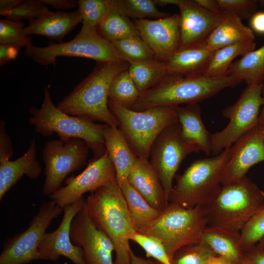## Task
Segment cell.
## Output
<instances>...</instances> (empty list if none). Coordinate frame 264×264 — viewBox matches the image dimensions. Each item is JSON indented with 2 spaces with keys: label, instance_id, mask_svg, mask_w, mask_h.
<instances>
[{
  "label": "cell",
  "instance_id": "obj_1",
  "mask_svg": "<svg viewBox=\"0 0 264 264\" xmlns=\"http://www.w3.org/2000/svg\"><path fill=\"white\" fill-rule=\"evenodd\" d=\"M84 207L95 226L113 242L114 264H131L132 252L130 245L136 231L132 223L126 201L116 181L90 193Z\"/></svg>",
  "mask_w": 264,
  "mask_h": 264
},
{
  "label": "cell",
  "instance_id": "obj_2",
  "mask_svg": "<svg viewBox=\"0 0 264 264\" xmlns=\"http://www.w3.org/2000/svg\"><path fill=\"white\" fill-rule=\"evenodd\" d=\"M96 63L93 70L57 107L72 116L118 127L117 120L109 108V91L113 79L128 69L129 63L125 60Z\"/></svg>",
  "mask_w": 264,
  "mask_h": 264
},
{
  "label": "cell",
  "instance_id": "obj_3",
  "mask_svg": "<svg viewBox=\"0 0 264 264\" xmlns=\"http://www.w3.org/2000/svg\"><path fill=\"white\" fill-rule=\"evenodd\" d=\"M241 82L228 75L212 77L168 74L156 86L141 93L132 110L140 111L155 107L198 104Z\"/></svg>",
  "mask_w": 264,
  "mask_h": 264
},
{
  "label": "cell",
  "instance_id": "obj_4",
  "mask_svg": "<svg viewBox=\"0 0 264 264\" xmlns=\"http://www.w3.org/2000/svg\"><path fill=\"white\" fill-rule=\"evenodd\" d=\"M207 226L240 233L264 208V192L249 178L222 185L217 195L203 206Z\"/></svg>",
  "mask_w": 264,
  "mask_h": 264
},
{
  "label": "cell",
  "instance_id": "obj_5",
  "mask_svg": "<svg viewBox=\"0 0 264 264\" xmlns=\"http://www.w3.org/2000/svg\"><path fill=\"white\" fill-rule=\"evenodd\" d=\"M231 154L230 147L213 157L193 161L183 174L176 175L169 203L185 208L207 204L221 187L223 173Z\"/></svg>",
  "mask_w": 264,
  "mask_h": 264
},
{
  "label": "cell",
  "instance_id": "obj_6",
  "mask_svg": "<svg viewBox=\"0 0 264 264\" xmlns=\"http://www.w3.org/2000/svg\"><path fill=\"white\" fill-rule=\"evenodd\" d=\"M30 124L35 131L44 136L57 133L60 139L72 138L84 140L92 151L95 159L106 151L103 131L107 125L97 124L89 120L69 115L56 106L52 101L48 88H44V97L40 109H29Z\"/></svg>",
  "mask_w": 264,
  "mask_h": 264
},
{
  "label": "cell",
  "instance_id": "obj_7",
  "mask_svg": "<svg viewBox=\"0 0 264 264\" xmlns=\"http://www.w3.org/2000/svg\"><path fill=\"white\" fill-rule=\"evenodd\" d=\"M109 108L136 156L149 158L152 147L167 127L178 122L176 106H159L137 111L109 99Z\"/></svg>",
  "mask_w": 264,
  "mask_h": 264
},
{
  "label": "cell",
  "instance_id": "obj_8",
  "mask_svg": "<svg viewBox=\"0 0 264 264\" xmlns=\"http://www.w3.org/2000/svg\"><path fill=\"white\" fill-rule=\"evenodd\" d=\"M207 226L203 206L185 208L169 203L157 219L136 232L160 240L172 261L178 249L202 241Z\"/></svg>",
  "mask_w": 264,
  "mask_h": 264
},
{
  "label": "cell",
  "instance_id": "obj_9",
  "mask_svg": "<svg viewBox=\"0 0 264 264\" xmlns=\"http://www.w3.org/2000/svg\"><path fill=\"white\" fill-rule=\"evenodd\" d=\"M25 55L36 63L55 65L59 57H80L92 59L97 62H115L123 59L111 42L97 32L81 30L68 42H50L45 47L30 45L25 47Z\"/></svg>",
  "mask_w": 264,
  "mask_h": 264
},
{
  "label": "cell",
  "instance_id": "obj_10",
  "mask_svg": "<svg viewBox=\"0 0 264 264\" xmlns=\"http://www.w3.org/2000/svg\"><path fill=\"white\" fill-rule=\"evenodd\" d=\"M262 85L247 86L237 101L223 110L222 115L229 119V122L222 130L211 134L213 155L230 148L258 125L260 109L263 105Z\"/></svg>",
  "mask_w": 264,
  "mask_h": 264
},
{
  "label": "cell",
  "instance_id": "obj_11",
  "mask_svg": "<svg viewBox=\"0 0 264 264\" xmlns=\"http://www.w3.org/2000/svg\"><path fill=\"white\" fill-rule=\"evenodd\" d=\"M63 208L50 199L43 202L27 228L6 240L0 253V264H27L41 260L38 247L51 221Z\"/></svg>",
  "mask_w": 264,
  "mask_h": 264
},
{
  "label": "cell",
  "instance_id": "obj_12",
  "mask_svg": "<svg viewBox=\"0 0 264 264\" xmlns=\"http://www.w3.org/2000/svg\"><path fill=\"white\" fill-rule=\"evenodd\" d=\"M89 149L80 138L47 141L43 150L45 165L43 194L49 196L61 187L68 174L81 168L86 164Z\"/></svg>",
  "mask_w": 264,
  "mask_h": 264
},
{
  "label": "cell",
  "instance_id": "obj_13",
  "mask_svg": "<svg viewBox=\"0 0 264 264\" xmlns=\"http://www.w3.org/2000/svg\"><path fill=\"white\" fill-rule=\"evenodd\" d=\"M198 152L197 147L183 140L178 122L167 127L154 141L149 160L158 175L168 199L174 178L182 161L189 154Z\"/></svg>",
  "mask_w": 264,
  "mask_h": 264
},
{
  "label": "cell",
  "instance_id": "obj_14",
  "mask_svg": "<svg viewBox=\"0 0 264 264\" xmlns=\"http://www.w3.org/2000/svg\"><path fill=\"white\" fill-rule=\"evenodd\" d=\"M114 181H116V171L106 151L101 157L91 161L81 173L67 177L65 186L48 197L63 208L83 197L85 193L93 192Z\"/></svg>",
  "mask_w": 264,
  "mask_h": 264
},
{
  "label": "cell",
  "instance_id": "obj_15",
  "mask_svg": "<svg viewBox=\"0 0 264 264\" xmlns=\"http://www.w3.org/2000/svg\"><path fill=\"white\" fill-rule=\"evenodd\" d=\"M70 235L73 244L82 248L87 264H114L113 242L95 226L84 205L72 221Z\"/></svg>",
  "mask_w": 264,
  "mask_h": 264
},
{
  "label": "cell",
  "instance_id": "obj_16",
  "mask_svg": "<svg viewBox=\"0 0 264 264\" xmlns=\"http://www.w3.org/2000/svg\"><path fill=\"white\" fill-rule=\"evenodd\" d=\"M83 197L63 208V216L58 228L45 232L38 247L42 260L56 262L60 256L70 260L74 264H87L82 248L73 244L70 235L72 220L84 207Z\"/></svg>",
  "mask_w": 264,
  "mask_h": 264
},
{
  "label": "cell",
  "instance_id": "obj_17",
  "mask_svg": "<svg viewBox=\"0 0 264 264\" xmlns=\"http://www.w3.org/2000/svg\"><path fill=\"white\" fill-rule=\"evenodd\" d=\"M134 23L156 59L166 62L180 48L179 14L154 20H136Z\"/></svg>",
  "mask_w": 264,
  "mask_h": 264
},
{
  "label": "cell",
  "instance_id": "obj_18",
  "mask_svg": "<svg viewBox=\"0 0 264 264\" xmlns=\"http://www.w3.org/2000/svg\"><path fill=\"white\" fill-rule=\"evenodd\" d=\"M180 48L204 45L222 18V13L209 11L195 0H179Z\"/></svg>",
  "mask_w": 264,
  "mask_h": 264
},
{
  "label": "cell",
  "instance_id": "obj_19",
  "mask_svg": "<svg viewBox=\"0 0 264 264\" xmlns=\"http://www.w3.org/2000/svg\"><path fill=\"white\" fill-rule=\"evenodd\" d=\"M231 148V156L222 176V185L242 178L250 168L264 161V141L257 126L240 138Z\"/></svg>",
  "mask_w": 264,
  "mask_h": 264
},
{
  "label": "cell",
  "instance_id": "obj_20",
  "mask_svg": "<svg viewBox=\"0 0 264 264\" xmlns=\"http://www.w3.org/2000/svg\"><path fill=\"white\" fill-rule=\"evenodd\" d=\"M127 180L153 207L161 211L167 207L168 198L157 173L148 159L136 156Z\"/></svg>",
  "mask_w": 264,
  "mask_h": 264
},
{
  "label": "cell",
  "instance_id": "obj_21",
  "mask_svg": "<svg viewBox=\"0 0 264 264\" xmlns=\"http://www.w3.org/2000/svg\"><path fill=\"white\" fill-rule=\"evenodd\" d=\"M12 154L0 153V200L24 175L30 179H36L42 171L37 160L34 138L32 139L27 150L22 156L10 160Z\"/></svg>",
  "mask_w": 264,
  "mask_h": 264
},
{
  "label": "cell",
  "instance_id": "obj_22",
  "mask_svg": "<svg viewBox=\"0 0 264 264\" xmlns=\"http://www.w3.org/2000/svg\"><path fill=\"white\" fill-rule=\"evenodd\" d=\"M82 18L77 9L72 12H50L30 21L24 28L25 34L39 35L63 43L64 38L79 23Z\"/></svg>",
  "mask_w": 264,
  "mask_h": 264
},
{
  "label": "cell",
  "instance_id": "obj_23",
  "mask_svg": "<svg viewBox=\"0 0 264 264\" xmlns=\"http://www.w3.org/2000/svg\"><path fill=\"white\" fill-rule=\"evenodd\" d=\"M181 135L186 142L197 147L206 154L212 153L211 134L206 128L198 104L176 106Z\"/></svg>",
  "mask_w": 264,
  "mask_h": 264
},
{
  "label": "cell",
  "instance_id": "obj_24",
  "mask_svg": "<svg viewBox=\"0 0 264 264\" xmlns=\"http://www.w3.org/2000/svg\"><path fill=\"white\" fill-rule=\"evenodd\" d=\"M221 12V19L206 41V47L215 51L239 43L255 42L253 31L242 19L231 13Z\"/></svg>",
  "mask_w": 264,
  "mask_h": 264
},
{
  "label": "cell",
  "instance_id": "obj_25",
  "mask_svg": "<svg viewBox=\"0 0 264 264\" xmlns=\"http://www.w3.org/2000/svg\"><path fill=\"white\" fill-rule=\"evenodd\" d=\"M103 134L106 151L116 171V181L120 186L127 179L136 156L118 127L106 125Z\"/></svg>",
  "mask_w": 264,
  "mask_h": 264
},
{
  "label": "cell",
  "instance_id": "obj_26",
  "mask_svg": "<svg viewBox=\"0 0 264 264\" xmlns=\"http://www.w3.org/2000/svg\"><path fill=\"white\" fill-rule=\"evenodd\" d=\"M214 52L204 45L179 48L166 62L168 73L203 75Z\"/></svg>",
  "mask_w": 264,
  "mask_h": 264
},
{
  "label": "cell",
  "instance_id": "obj_27",
  "mask_svg": "<svg viewBox=\"0 0 264 264\" xmlns=\"http://www.w3.org/2000/svg\"><path fill=\"white\" fill-rule=\"evenodd\" d=\"M227 264H244V251L240 246V233L207 226L202 240Z\"/></svg>",
  "mask_w": 264,
  "mask_h": 264
},
{
  "label": "cell",
  "instance_id": "obj_28",
  "mask_svg": "<svg viewBox=\"0 0 264 264\" xmlns=\"http://www.w3.org/2000/svg\"><path fill=\"white\" fill-rule=\"evenodd\" d=\"M136 231L149 225L162 214L151 205L130 184L127 179L120 185Z\"/></svg>",
  "mask_w": 264,
  "mask_h": 264
},
{
  "label": "cell",
  "instance_id": "obj_29",
  "mask_svg": "<svg viewBox=\"0 0 264 264\" xmlns=\"http://www.w3.org/2000/svg\"><path fill=\"white\" fill-rule=\"evenodd\" d=\"M226 75L244 82L247 86L262 85L264 83V44L233 63Z\"/></svg>",
  "mask_w": 264,
  "mask_h": 264
},
{
  "label": "cell",
  "instance_id": "obj_30",
  "mask_svg": "<svg viewBox=\"0 0 264 264\" xmlns=\"http://www.w3.org/2000/svg\"><path fill=\"white\" fill-rule=\"evenodd\" d=\"M128 71L140 93L156 86L169 74L166 62L156 59L130 63Z\"/></svg>",
  "mask_w": 264,
  "mask_h": 264
},
{
  "label": "cell",
  "instance_id": "obj_31",
  "mask_svg": "<svg viewBox=\"0 0 264 264\" xmlns=\"http://www.w3.org/2000/svg\"><path fill=\"white\" fill-rule=\"evenodd\" d=\"M255 47V42H242L215 50L203 75L212 77L226 76L234 59L254 50Z\"/></svg>",
  "mask_w": 264,
  "mask_h": 264
},
{
  "label": "cell",
  "instance_id": "obj_32",
  "mask_svg": "<svg viewBox=\"0 0 264 264\" xmlns=\"http://www.w3.org/2000/svg\"><path fill=\"white\" fill-rule=\"evenodd\" d=\"M97 32L100 36L110 42L140 36L134 22L121 13L117 7L104 19L98 26Z\"/></svg>",
  "mask_w": 264,
  "mask_h": 264
},
{
  "label": "cell",
  "instance_id": "obj_33",
  "mask_svg": "<svg viewBox=\"0 0 264 264\" xmlns=\"http://www.w3.org/2000/svg\"><path fill=\"white\" fill-rule=\"evenodd\" d=\"M116 7V0H78V10L82 24L81 30L97 32L101 22Z\"/></svg>",
  "mask_w": 264,
  "mask_h": 264
},
{
  "label": "cell",
  "instance_id": "obj_34",
  "mask_svg": "<svg viewBox=\"0 0 264 264\" xmlns=\"http://www.w3.org/2000/svg\"><path fill=\"white\" fill-rule=\"evenodd\" d=\"M140 94L128 68L119 73L111 82L109 99L123 107L132 109Z\"/></svg>",
  "mask_w": 264,
  "mask_h": 264
},
{
  "label": "cell",
  "instance_id": "obj_35",
  "mask_svg": "<svg viewBox=\"0 0 264 264\" xmlns=\"http://www.w3.org/2000/svg\"><path fill=\"white\" fill-rule=\"evenodd\" d=\"M121 57L130 63H141L155 59L151 48L140 36L111 42Z\"/></svg>",
  "mask_w": 264,
  "mask_h": 264
},
{
  "label": "cell",
  "instance_id": "obj_36",
  "mask_svg": "<svg viewBox=\"0 0 264 264\" xmlns=\"http://www.w3.org/2000/svg\"><path fill=\"white\" fill-rule=\"evenodd\" d=\"M117 8L129 18L136 20L168 17L170 14L159 11L154 0H116Z\"/></svg>",
  "mask_w": 264,
  "mask_h": 264
},
{
  "label": "cell",
  "instance_id": "obj_37",
  "mask_svg": "<svg viewBox=\"0 0 264 264\" xmlns=\"http://www.w3.org/2000/svg\"><path fill=\"white\" fill-rule=\"evenodd\" d=\"M217 254L202 240L178 249L174 254L172 264H207Z\"/></svg>",
  "mask_w": 264,
  "mask_h": 264
},
{
  "label": "cell",
  "instance_id": "obj_38",
  "mask_svg": "<svg viewBox=\"0 0 264 264\" xmlns=\"http://www.w3.org/2000/svg\"><path fill=\"white\" fill-rule=\"evenodd\" d=\"M25 27L22 22L0 20V44H11L20 48L32 45L31 39L24 33Z\"/></svg>",
  "mask_w": 264,
  "mask_h": 264
},
{
  "label": "cell",
  "instance_id": "obj_39",
  "mask_svg": "<svg viewBox=\"0 0 264 264\" xmlns=\"http://www.w3.org/2000/svg\"><path fill=\"white\" fill-rule=\"evenodd\" d=\"M50 12L40 0H20L15 7L3 16L5 19L13 21L22 22L23 20L30 21Z\"/></svg>",
  "mask_w": 264,
  "mask_h": 264
},
{
  "label": "cell",
  "instance_id": "obj_40",
  "mask_svg": "<svg viewBox=\"0 0 264 264\" xmlns=\"http://www.w3.org/2000/svg\"><path fill=\"white\" fill-rule=\"evenodd\" d=\"M131 241L140 246L145 251L146 257L154 259L157 264H172L163 244L157 238L135 231Z\"/></svg>",
  "mask_w": 264,
  "mask_h": 264
},
{
  "label": "cell",
  "instance_id": "obj_41",
  "mask_svg": "<svg viewBox=\"0 0 264 264\" xmlns=\"http://www.w3.org/2000/svg\"><path fill=\"white\" fill-rule=\"evenodd\" d=\"M264 237V208L254 215L240 232V246L245 251L255 246Z\"/></svg>",
  "mask_w": 264,
  "mask_h": 264
},
{
  "label": "cell",
  "instance_id": "obj_42",
  "mask_svg": "<svg viewBox=\"0 0 264 264\" xmlns=\"http://www.w3.org/2000/svg\"><path fill=\"white\" fill-rule=\"evenodd\" d=\"M259 1L256 0H216L220 11L231 13L241 19H247L255 13Z\"/></svg>",
  "mask_w": 264,
  "mask_h": 264
},
{
  "label": "cell",
  "instance_id": "obj_43",
  "mask_svg": "<svg viewBox=\"0 0 264 264\" xmlns=\"http://www.w3.org/2000/svg\"><path fill=\"white\" fill-rule=\"evenodd\" d=\"M20 48L11 44H0V65L3 66L17 56Z\"/></svg>",
  "mask_w": 264,
  "mask_h": 264
},
{
  "label": "cell",
  "instance_id": "obj_44",
  "mask_svg": "<svg viewBox=\"0 0 264 264\" xmlns=\"http://www.w3.org/2000/svg\"><path fill=\"white\" fill-rule=\"evenodd\" d=\"M244 264H264V251L257 248L256 246L244 251Z\"/></svg>",
  "mask_w": 264,
  "mask_h": 264
},
{
  "label": "cell",
  "instance_id": "obj_45",
  "mask_svg": "<svg viewBox=\"0 0 264 264\" xmlns=\"http://www.w3.org/2000/svg\"><path fill=\"white\" fill-rule=\"evenodd\" d=\"M44 5H48L57 10H66L78 7L76 0H40Z\"/></svg>",
  "mask_w": 264,
  "mask_h": 264
},
{
  "label": "cell",
  "instance_id": "obj_46",
  "mask_svg": "<svg viewBox=\"0 0 264 264\" xmlns=\"http://www.w3.org/2000/svg\"><path fill=\"white\" fill-rule=\"evenodd\" d=\"M250 24L255 31L264 34V12L255 13L251 17Z\"/></svg>",
  "mask_w": 264,
  "mask_h": 264
},
{
  "label": "cell",
  "instance_id": "obj_47",
  "mask_svg": "<svg viewBox=\"0 0 264 264\" xmlns=\"http://www.w3.org/2000/svg\"><path fill=\"white\" fill-rule=\"evenodd\" d=\"M195 1L203 8L214 13H220L216 0H195Z\"/></svg>",
  "mask_w": 264,
  "mask_h": 264
},
{
  "label": "cell",
  "instance_id": "obj_48",
  "mask_svg": "<svg viewBox=\"0 0 264 264\" xmlns=\"http://www.w3.org/2000/svg\"><path fill=\"white\" fill-rule=\"evenodd\" d=\"M20 0H0V15L3 16L5 13L15 7Z\"/></svg>",
  "mask_w": 264,
  "mask_h": 264
},
{
  "label": "cell",
  "instance_id": "obj_49",
  "mask_svg": "<svg viewBox=\"0 0 264 264\" xmlns=\"http://www.w3.org/2000/svg\"><path fill=\"white\" fill-rule=\"evenodd\" d=\"M131 264H157L155 261L151 258H144L134 254L133 252L131 256Z\"/></svg>",
  "mask_w": 264,
  "mask_h": 264
},
{
  "label": "cell",
  "instance_id": "obj_50",
  "mask_svg": "<svg viewBox=\"0 0 264 264\" xmlns=\"http://www.w3.org/2000/svg\"><path fill=\"white\" fill-rule=\"evenodd\" d=\"M261 91L263 98V105L259 116L258 125L264 124V83L262 85Z\"/></svg>",
  "mask_w": 264,
  "mask_h": 264
},
{
  "label": "cell",
  "instance_id": "obj_51",
  "mask_svg": "<svg viewBox=\"0 0 264 264\" xmlns=\"http://www.w3.org/2000/svg\"><path fill=\"white\" fill-rule=\"evenodd\" d=\"M156 5L163 7L167 5L173 4L177 6L179 0H154Z\"/></svg>",
  "mask_w": 264,
  "mask_h": 264
},
{
  "label": "cell",
  "instance_id": "obj_52",
  "mask_svg": "<svg viewBox=\"0 0 264 264\" xmlns=\"http://www.w3.org/2000/svg\"><path fill=\"white\" fill-rule=\"evenodd\" d=\"M207 264H227L219 256L211 260Z\"/></svg>",
  "mask_w": 264,
  "mask_h": 264
},
{
  "label": "cell",
  "instance_id": "obj_53",
  "mask_svg": "<svg viewBox=\"0 0 264 264\" xmlns=\"http://www.w3.org/2000/svg\"><path fill=\"white\" fill-rule=\"evenodd\" d=\"M258 132L264 141V124L258 125L257 126Z\"/></svg>",
  "mask_w": 264,
  "mask_h": 264
},
{
  "label": "cell",
  "instance_id": "obj_54",
  "mask_svg": "<svg viewBox=\"0 0 264 264\" xmlns=\"http://www.w3.org/2000/svg\"><path fill=\"white\" fill-rule=\"evenodd\" d=\"M255 246L257 248L264 251V237L259 241Z\"/></svg>",
  "mask_w": 264,
  "mask_h": 264
},
{
  "label": "cell",
  "instance_id": "obj_55",
  "mask_svg": "<svg viewBox=\"0 0 264 264\" xmlns=\"http://www.w3.org/2000/svg\"><path fill=\"white\" fill-rule=\"evenodd\" d=\"M259 1V3L261 4V5L264 6V0H260Z\"/></svg>",
  "mask_w": 264,
  "mask_h": 264
}]
</instances>
